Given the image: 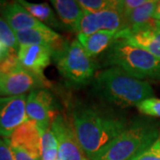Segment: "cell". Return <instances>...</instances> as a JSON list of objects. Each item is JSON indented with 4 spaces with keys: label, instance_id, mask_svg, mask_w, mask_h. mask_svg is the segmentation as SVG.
<instances>
[{
    "label": "cell",
    "instance_id": "1",
    "mask_svg": "<svg viewBox=\"0 0 160 160\" xmlns=\"http://www.w3.org/2000/svg\"><path fill=\"white\" fill-rule=\"evenodd\" d=\"M72 124L89 160L129 126L126 117L105 104L78 102L72 109Z\"/></svg>",
    "mask_w": 160,
    "mask_h": 160
},
{
    "label": "cell",
    "instance_id": "2",
    "mask_svg": "<svg viewBox=\"0 0 160 160\" xmlns=\"http://www.w3.org/2000/svg\"><path fill=\"white\" fill-rule=\"evenodd\" d=\"M92 91L104 103L119 108L137 106L154 95L148 82L132 78L118 67L99 71L92 79Z\"/></svg>",
    "mask_w": 160,
    "mask_h": 160
},
{
    "label": "cell",
    "instance_id": "3",
    "mask_svg": "<svg viewBox=\"0 0 160 160\" xmlns=\"http://www.w3.org/2000/svg\"><path fill=\"white\" fill-rule=\"evenodd\" d=\"M158 123L137 118L91 160H132L159 138Z\"/></svg>",
    "mask_w": 160,
    "mask_h": 160
},
{
    "label": "cell",
    "instance_id": "4",
    "mask_svg": "<svg viewBox=\"0 0 160 160\" xmlns=\"http://www.w3.org/2000/svg\"><path fill=\"white\" fill-rule=\"evenodd\" d=\"M105 62L137 79H160V60L138 46L117 39L105 52Z\"/></svg>",
    "mask_w": 160,
    "mask_h": 160
},
{
    "label": "cell",
    "instance_id": "5",
    "mask_svg": "<svg viewBox=\"0 0 160 160\" xmlns=\"http://www.w3.org/2000/svg\"><path fill=\"white\" fill-rule=\"evenodd\" d=\"M52 59L60 74L71 85L84 86L94 78L96 63L78 39L66 42L62 48L52 52Z\"/></svg>",
    "mask_w": 160,
    "mask_h": 160
},
{
    "label": "cell",
    "instance_id": "6",
    "mask_svg": "<svg viewBox=\"0 0 160 160\" xmlns=\"http://www.w3.org/2000/svg\"><path fill=\"white\" fill-rule=\"evenodd\" d=\"M51 129L57 140L60 160H89L80 145L72 122L58 115L52 122Z\"/></svg>",
    "mask_w": 160,
    "mask_h": 160
},
{
    "label": "cell",
    "instance_id": "7",
    "mask_svg": "<svg viewBox=\"0 0 160 160\" xmlns=\"http://www.w3.org/2000/svg\"><path fill=\"white\" fill-rule=\"evenodd\" d=\"M49 86L45 76L41 77L30 72L22 65L8 74L0 75V96L10 97L24 94Z\"/></svg>",
    "mask_w": 160,
    "mask_h": 160
},
{
    "label": "cell",
    "instance_id": "8",
    "mask_svg": "<svg viewBox=\"0 0 160 160\" xmlns=\"http://www.w3.org/2000/svg\"><path fill=\"white\" fill-rule=\"evenodd\" d=\"M25 94L0 97V135L10 138L14 130L28 119Z\"/></svg>",
    "mask_w": 160,
    "mask_h": 160
},
{
    "label": "cell",
    "instance_id": "9",
    "mask_svg": "<svg viewBox=\"0 0 160 160\" xmlns=\"http://www.w3.org/2000/svg\"><path fill=\"white\" fill-rule=\"evenodd\" d=\"M53 112L52 96L48 90L41 88L29 92L26 101L27 118L36 122L41 132L51 127Z\"/></svg>",
    "mask_w": 160,
    "mask_h": 160
},
{
    "label": "cell",
    "instance_id": "10",
    "mask_svg": "<svg viewBox=\"0 0 160 160\" xmlns=\"http://www.w3.org/2000/svg\"><path fill=\"white\" fill-rule=\"evenodd\" d=\"M124 29L125 19L117 9L95 13L84 12L80 23L79 34L91 35L101 30L120 32Z\"/></svg>",
    "mask_w": 160,
    "mask_h": 160
},
{
    "label": "cell",
    "instance_id": "11",
    "mask_svg": "<svg viewBox=\"0 0 160 160\" xmlns=\"http://www.w3.org/2000/svg\"><path fill=\"white\" fill-rule=\"evenodd\" d=\"M6 141L10 146L23 149L41 159V132L33 120H26Z\"/></svg>",
    "mask_w": 160,
    "mask_h": 160
},
{
    "label": "cell",
    "instance_id": "12",
    "mask_svg": "<svg viewBox=\"0 0 160 160\" xmlns=\"http://www.w3.org/2000/svg\"><path fill=\"white\" fill-rule=\"evenodd\" d=\"M118 39L138 46L160 60V28L157 26L156 21L152 25L137 30H122L118 33Z\"/></svg>",
    "mask_w": 160,
    "mask_h": 160
},
{
    "label": "cell",
    "instance_id": "13",
    "mask_svg": "<svg viewBox=\"0 0 160 160\" xmlns=\"http://www.w3.org/2000/svg\"><path fill=\"white\" fill-rule=\"evenodd\" d=\"M52 58V50L49 46H20L18 50V59L22 67L41 77H44L43 71L50 64Z\"/></svg>",
    "mask_w": 160,
    "mask_h": 160
},
{
    "label": "cell",
    "instance_id": "14",
    "mask_svg": "<svg viewBox=\"0 0 160 160\" xmlns=\"http://www.w3.org/2000/svg\"><path fill=\"white\" fill-rule=\"evenodd\" d=\"M15 36L20 46H46L51 47L52 52L59 50L66 43L61 35L53 31L49 27L44 29L21 30L15 32Z\"/></svg>",
    "mask_w": 160,
    "mask_h": 160
},
{
    "label": "cell",
    "instance_id": "15",
    "mask_svg": "<svg viewBox=\"0 0 160 160\" xmlns=\"http://www.w3.org/2000/svg\"><path fill=\"white\" fill-rule=\"evenodd\" d=\"M2 16L14 32L26 29H44L47 27L33 17L18 2H7L2 11Z\"/></svg>",
    "mask_w": 160,
    "mask_h": 160
},
{
    "label": "cell",
    "instance_id": "16",
    "mask_svg": "<svg viewBox=\"0 0 160 160\" xmlns=\"http://www.w3.org/2000/svg\"><path fill=\"white\" fill-rule=\"evenodd\" d=\"M51 4L55 8L64 28L70 32L79 34L84 10L78 2L74 0H52Z\"/></svg>",
    "mask_w": 160,
    "mask_h": 160
},
{
    "label": "cell",
    "instance_id": "17",
    "mask_svg": "<svg viewBox=\"0 0 160 160\" xmlns=\"http://www.w3.org/2000/svg\"><path fill=\"white\" fill-rule=\"evenodd\" d=\"M118 33L109 30H101L91 35L78 34V40L86 53L91 58H94L103 52H106L112 43L118 39Z\"/></svg>",
    "mask_w": 160,
    "mask_h": 160
},
{
    "label": "cell",
    "instance_id": "18",
    "mask_svg": "<svg viewBox=\"0 0 160 160\" xmlns=\"http://www.w3.org/2000/svg\"><path fill=\"white\" fill-rule=\"evenodd\" d=\"M158 1L147 0L145 4L134 9L125 19V31H133L152 25L153 14Z\"/></svg>",
    "mask_w": 160,
    "mask_h": 160
},
{
    "label": "cell",
    "instance_id": "19",
    "mask_svg": "<svg viewBox=\"0 0 160 160\" xmlns=\"http://www.w3.org/2000/svg\"><path fill=\"white\" fill-rule=\"evenodd\" d=\"M18 3L22 6L29 13L35 17L40 22L45 24L47 27H52L54 29H62L64 27L63 24L59 21L51 7L47 4H34L29 3L24 0L17 1Z\"/></svg>",
    "mask_w": 160,
    "mask_h": 160
},
{
    "label": "cell",
    "instance_id": "20",
    "mask_svg": "<svg viewBox=\"0 0 160 160\" xmlns=\"http://www.w3.org/2000/svg\"><path fill=\"white\" fill-rule=\"evenodd\" d=\"M41 160H60L57 140L51 127L41 132Z\"/></svg>",
    "mask_w": 160,
    "mask_h": 160
},
{
    "label": "cell",
    "instance_id": "21",
    "mask_svg": "<svg viewBox=\"0 0 160 160\" xmlns=\"http://www.w3.org/2000/svg\"><path fill=\"white\" fill-rule=\"evenodd\" d=\"M84 12L95 13L117 9L118 0H79L78 1Z\"/></svg>",
    "mask_w": 160,
    "mask_h": 160
},
{
    "label": "cell",
    "instance_id": "22",
    "mask_svg": "<svg viewBox=\"0 0 160 160\" xmlns=\"http://www.w3.org/2000/svg\"><path fill=\"white\" fill-rule=\"evenodd\" d=\"M0 41L12 50L17 51L20 48L15 32L2 17H0Z\"/></svg>",
    "mask_w": 160,
    "mask_h": 160
},
{
    "label": "cell",
    "instance_id": "23",
    "mask_svg": "<svg viewBox=\"0 0 160 160\" xmlns=\"http://www.w3.org/2000/svg\"><path fill=\"white\" fill-rule=\"evenodd\" d=\"M139 111L149 117L160 118V99L151 97L146 99L137 105Z\"/></svg>",
    "mask_w": 160,
    "mask_h": 160
},
{
    "label": "cell",
    "instance_id": "24",
    "mask_svg": "<svg viewBox=\"0 0 160 160\" xmlns=\"http://www.w3.org/2000/svg\"><path fill=\"white\" fill-rule=\"evenodd\" d=\"M146 2L147 0H118L117 10L126 19L134 9L142 6Z\"/></svg>",
    "mask_w": 160,
    "mask_h": 160
},
{
    "label": "cell",
    "instance_id": "25",
    "mask_svg": "<svg viewBox=\"0 0 160 160\" xmlns=\"http://www.w3.org/2000/svg\"><path fill=\"white\" fill-rule=\"evenodd\" d=\"M21 66L18 59V52H11L7 57L0 62V75L8 74Z\"/></svg>",
    "mask_w": 160,
    "mask_h": 160
},
{
    "label": "cell",
    "instance_id": "26",
    "mask_svg": "<svg viewBox=\"0 0 160 160\" xmlns=\"http://www.w3.org/2000/svg\"><path fill=\"white\" fill-rule=\"evenodd\" d=\"M132 160H160V135L150 147L145 149Z\"/></svg>",
    "mask_w": 160,
    "mask_h": 160
},
{
    "label": "cell",
    "instance_id": "27",
    "mask_svg": "<svg viewBox=\"0 0 160 160\" xmlns=\"http://www.w3.org/2000/svg\"><path fill=\"white\" fill-rule=\"evenodd\" d=\"M9 148L11 149L13 160H41L40 158H35L32 155L29 154L28 152H26L23 149H18V148L12 147V146H10V145H9Z\"/></svg>",
    "mask_w": 160,
    "mask_h": 160
},
{
    "label": "cell",
    "instance_id": "28",
    "mask_svg": "<svg viewBox=\"0 0 160 160\" xmlns=\"http://www.w3.org/2000/svg\"><path fill=\"white\" fill-rule=\"evenodd\" d=\"M0 160H13L11 149L8 143L6 142V139H0Z\"/></svg>",
    "mask_w": 160,
    "mask_h": 160
},
{
    "label": "cell",
    "instance_id": "29",
    "mask_svg": "<svg viewBox=\"0 0 160 160\" xmlns=\"http://www.w3.org/2000/svg\"><path fill=\"white\" fill-rule=\"evenodd\" d=\"M14 51H15V50H12L11 48H9L8 46H6L4 43H2V42L0 41V62H1L2 61H4L11 52H12Z\"/></svg>",
    "mask_w": 160,
    "mask_h": 160
},
{
    "label": "cell",
    "instance_id": "30",
    "mask_svg": "<svg viewBox=\"0 0 160 160\" xmlns=\"http://www.w3.org/2000/svg\"><path fill=\"white\" fill-rule=\"evenodd\" d=\"M153 19L155 21L160 22V1H158V6L156 7V10H155L154 14H153Z\"/></svg>",
    "mask_w": 160,
    "mask_h": 160
},
{
    "label": "cell",
    "instance_id": "31",
    "mask_svg": "<svg viewBox=\"0 0 160 160\" xmlns=\"http://www.w3.org/2000/svg\"><path fill=\"white\" fill-rule=\"evenodd\" d=\"M7 4L6 1H0V13L2 14V11L4 9V7L6 6V5Z\"/></svg>",
    "mask_w": 160,
    "mask_h": 160
},
{
    "label": "cell",
    "instance_id": "32",
    "mask_svg": "<svg viewBox=\"0 0 160 160\" xmlns=\"http://www.w3.org/2000/svg\"><path fill=\"white\" fill-rule=\"evenodd\" d=\"M156 24H157V26H158V27H159L160 28V22H158V21H156Z\"/></svg>",
    "mask_w": 160,
    "mask_h": 160
}]
</instances>
